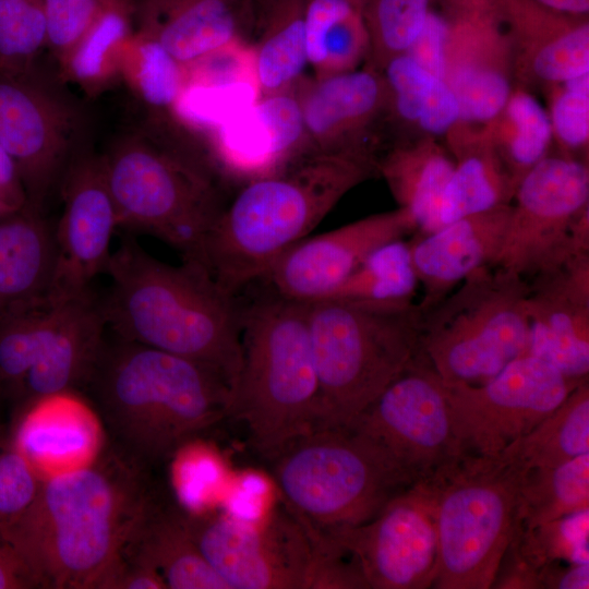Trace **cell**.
<instances>
[{
	"mask_svg": "<svg viewBox=\"0 0 589 589\" xmlns=\"http://www.w3.org/2000/svg\"><path fill=\"white\" fill-rule=\"evenodd\" d=\"M81 393L105 442L151 472L229 418L232 399L212 368L115 334H106Z\"/></svg>",
	"mask_w": 589,
	"mask_h": 589,
	"instance_id": "2",
	"label": "cell"
},
{
	"mask_svg": "<svg viewBox=\"0 0 589 589\" xmlns=\"http://www.w3.org/2000/svg\"><path fill=\"white\" fill-rule=\"evenodd\" d=\"M482 125L517 187L550 154L553 136L548 111L527 88L514 85L503 108Z\"/></svg>",
	"mask_w": 589,
	"mask_h": 589,
	"instance_id": "34",
	"label": "cell"
},
{
	"mask_svg": "<svg viewBox=\"0 0 589 589\" xmlns=\"http://www.w3.org/2000/svg\"><path fill=\"white\" fill-rule=\"evenodd\" d=\"M446 23L431 7L424 25L406 52L421 68L444 80L446 68Z\"/></svg>",
	"mask_w": 589,
	"mask_h": 589,
	"instance_id": "46",
	"label": "cell"
},
{
	"mask_svg": "<svg viewBox=\"0 0 589 589\" xmlns=\"http://www.w3.org/2000/svg\"><path fill=\"white\" fill-rule=\"evenodd\" d=\"M551 10L569 14L585 16L589 15V0H533Z\"/></svg>",
	"mask_w": 589,
	"mask_h": 589,
	"instance_id": "51",
	"label": "cell"
},
{
	"mask_svg": "<svg viewBox=\"0 0 589 589\" xmlns=\"http://www.w3.org/2000/svg\"><path fill=\"white\" fill-rule=\"evenodd\" d=\"M586 380L524 354L480 384L445 383L454 430L465 455L497 458Z\"/></svg>",
	"mask_w": 589,
	"mask_h": 589,
	"instance_id": "16",
	"label": "cell"
},
{
	"mask_svg": "<svg viewBox=\"0 0 589 589\" xmlns=\"http://www.w3.org/2000/svg\"><path fill=\"white\" fill-rule=\"evenodd\" d=\"M589 508V453L529 470L519 490L517 519L534 527Z\"/></svg>",
	"mask_w": 589,
	"mask_h": 589,
	"instance_id": "37",
	"label": "cell"
},
{
	"mask_svg": "<svg viewBox=\"0 0 589 589\" xmlns=\"http://www.w3.org/2000/svg\"><path fill=\"white\" fill-rule=\"evenodd\" d=\"M26 205V199L10 157L0 146V217Z\"/></svg>",
	"mask_w": 589,
	"mask_h": 589,
	"instance_id": "49",
	"label": "cell"
},
{
	"mask_svg": "<svg viewBox=\"0 0 589 589\" xmlns=\"http://www.w3.org/2000/svg\"><path fill=\"white\" fill-rule=\"evenodd\" d=\"M321 428H350L421 353L418 303L325 299L306 303Z\"/></svg>",
	"mask_w": 589,
	"mask_h": 589,
	"instance_id": "6",
	"label": "cell"
},
{
	"mask_svg": "<svg viewBox=\"0 0 589 589\" xmlns=\"http://www.w3.org/2000/svg\"><path fill=\"white\" fill-rule=\"evenodd\" d=\"M47 48L43 0H0V73L21 75L36 69Z\"/></svg>",
	"mask_w": 589,
	"mask_h": 589,
	"instance_id": "41",
	"label": "cell"
},
{
	"mask_svg": "<svg viewBox=\"0 0 589 589\" xmlns=\"http://www.w3.org/2000/svg\"><path fill=\"white\" fill-rule=\"evenodd\" d=\"M387 87L386 121L411 136H445L460 120L458 101L447 83L407 53L381 70Z\"/></svg>",
	"mask_w": 589,
	"mask_h": 589,
	"instance_id": "30",
	"label": "cell"
},
{
	"mask_svg": "<svg viewBox=\"0 0 589 589\" xmlns=\"http://www.w3.org/2000/svg\"><path fill=\"white\" fill-rule=\"evenodd\" d=\"M514 85L544 89L589 73V15L561 13L533 0H503Z\"/></svg>",
	"mask_w": 589,
	"mask_h": 589,
	"instance_id": "22",
	"label": "cell"
},
{
	"mask_svg": "<svg viewBox=\"0 0 589 589\" xmlns=\"http://www.w3.org/2000/svg\"><path fill=\"white\" fill-rule=\"evenodd\" d=\"M41 481L38 470L16 446L10 426L0 429V526L31 505Z\"/></svg>",
	"mask_w": 589,
	"mask_h": 589,
	"instance_id": "45",
	"label": "cell"
},
{
	"mask_svg": "<svg viewBox=\"0 0 589 589\" xmlns=\"http://www.w3.org/2000/svg\"><path fill=\"white\" fill-rule=\"evenodd\" d=\"M417 285L410 244L397 239L372 251L328 299L408 301L412 300Z\"/></svg>",
	"mask_w": 589,
	"mask_h": 589,
	"instance_id": "38",
	"label": "cell"
},
{
	"mask_svg": "<svg viewBox=\"0 0 589 589\" xmlns=\"http://www.w3.org/2000/svg\"><path fill=\"white\" fill-rule=\"evenodd\" d=\"M58 193L62 214L55 225L57 264L49 294L72 296L106 273L118 227L101 155L83 148L69 164Z\"/></svg>",
	"mask_w": 589,
	"mask_h": 589,
	"instance_id": "18",
	"label": "cell"
},
{
	"mask_svg": "<svg viewBox=\"0 0 589 589\" xmlns=\"http://www.w3.org/2000/svg\"><path fill=\"white\" fill-rule=\"evenodd\" d=\"M206 137L218 165L235 176L249 178V181L288 167L276 135L256 101L228 118Z\"/></svg>",
	"mask_w": 589,
	"mask_h": 589,
	"instance_id": "36",
	"label": "cell"
},
{
	"mask_svg": "<svg viewBox=\"0 0 589 589\" xmlns=\"http://www.w3.org/2000/svg\"><path fill=\"white\" fill-rule=\"evenodd\" d=\"M526 473L501 456L465 455L432 480L438 543L434 588H492L518 522Z\"/></svg>",
	"mask_w": 589,
	"mask_h": 589,
	"instance_id": "11",
	"label": "cell"
},
{
	"mask_svg": "<svg viewBox=\"0 0 589 589\" xmlns=\"http://www.w3.org/2000/svg\"><path fill=\"white\" fill-rule=\"evenodd\" d=\"M351 1L354 2L357 5H359L362 9V7H363V4H364V2L366 0H351Z\"/></svg>",
	"mask_w": 589,
	"mask_h": 589,
	"instance_id": "52",
	"label": "cell"
},
{
	"mask_svg": "<svg viewBox=\"0 0 589 589\" xmlns=\"http://www.w3.org/2000/svg\"><path fill=\"white\" fill-rule=\"evenodd\" d=\"M0 589H40L23 555L0 531Z\"/></svg>",
	"mask_w": 589,
	"mask_h": 589,
	"instance_id": "47",
	"label": "cell"
},
{
	"mask_svg": "<svg viewBox=\"0 0 589 589\" xmlns=\"http://www.w3.org/2000/svg\"><path fill=\"white\" fill-rule=\"evenodd\" d=\"M106 273L111 285L100 298L112 334L209 366L233 390L242 364V309L203 264L164 263L128 236Z\"/></svg>",
	"mask_w": 589,
	"mask_h": 589,
	"instance_id": "3",
	"label": "cell"
},
{
	"mask_svg": "<svg viewBox=\"0 0 589 589\" xmlns=\"http://www.w3.org/2000/svg\"><path fill=\"white\" fill-rule=\"evenodd\" d=\"M308 0H260V39L254 45L260 94L293 87L308 64L305 10Z\"/></svg>",
	"mask_w": 589,
	"mask_h": 589,
	"instance_id": "31",
	"label": "cell"
},
{
	"mask_svg": "<svg viewBox=\"0 0 589 589\" xmlns=\"http://www.w3.org/2000/svg\"><path fill=\"white\" fill-rule=\"evenodd\" d=\"M284 503L316 530L358 526L411 485L388 455L351 428H322L271 462Z\"/></svg>",
	"mask_w": 589,
	"mask_h": 589,
	"instance_id": "8",
	"label": "cell"
},
{
	"mask_svg": "<svg viewBox=\"0 0 589 589\" xmlns=\"http://www.w3.org/2000/svg\"><path fill=\"white\" fill-rule=\"evenodd\" d=\"M187 529L229 589H310L311 528L284 503L257 519L184 509Z\"/></svg>",
	"mask_w": 589,
	"mask_h": 589,
	"instance_id": "14",
	"label": "cell"
},
{
	"mask_svg": "<svg viewBox=\"0 0 589 589\" xmlns=\"http://www.w3.org/2000/svg\"><path fill=\"white\" fill-rule=\"evenodd\" d=\"M515 538L538 573L561 561L589 564V508L530 528L518 522Z\"/></svg>",
	"mask_w": 589,
	"mask_h": 589,
	"instance_id": "42",
	"label": "cell"
},
{
	"mask_svg": "<svg viewBox=\"0 0 589 589\" xmlns=\"http://www.w3.org/2000/svg\"><path fill=\"white\" fill-rule=\"evenodd\" d=\"M56 264L55 225L46 213L24 205L0 217V320L46 299Z\"/></svg>",
	"mask_w": 589,
	"mask_h": 589,
	"instance_id": "26",
	"label": "cell"
},
{
	"mask_svg": "<svg viewBox=\"0 0 589 589\" xmlns=\"http://www.w3.org/2000/svg\"><path fill=\"white\" fill-rule=\"evenodd\" d=\"M512 204L468 215L424 233L410 244L423 294L421 312L437 304L469 274L493 266L502 250Z\"/></svg>",
	"mask_w": 589,
	"mask_h": 589,
	"instance_id": "24",
	"label": "cell"
},
{
	"mask_svg": "<svg viewBox=\"0 0 589 589\" xmlns=\"http://www.w3.org/2000/svg\"><path fill=\"white\" fill-rule=\"evenodd\" d=\"M418 229L401 207L372 214L330 231L303 238L269 268L264 279L275 294L298 302L330 298L376 248Z\"/></svg>",
	"mask_w": 589,
	"mask_h": 589,
	"instance_id": "19",
	"label": "cell"
},
{
	"mask_svg": "<svg viewBox=\"0 0 589 589\" xmlns=\"http://www.w3.org/2000/svg\"><path fill=\"white\" fill-rule=\"evenodd\" d=\"M242 364L229 418L249 446L271 462L299 437L321 428V395L306 303L277 294L242 309Z\"/></svg>",
	"mask_w": 589,
	"mask_h": 589,
	"instance_id": "5",
	"label": "cell"
},
{
	"mask_svg": "<svg viewBox=\"0 0 589 589\" xmlns=\"http://www.w3.org/2000/svg\"><path fill=\"white\" fill-rule=\"evenodd\" d=\"M134 1L118 0L103 11L59 69L63 81L94 91L122 74L123 57L135 33Z\"/></svg>",
	"mask_w": 589,
	"mask_h": 589,
	"instance_id": "35",
	"label": "cell"
},
{
	"mask_svg": "<svg viewBox=\"0 0 589 589\" xmlns=\"http://www.w3.org/2000/svg\"><path fill=\"white\" fill-rule=\"evenodd\" d=\"M101 298L92 288L51 296L0 320V401L19 416L38 400L81 393L106 337Z\"/></svg>",
	"mask_w": 589,
	"mask_h": 589,
	"instance_id": "10",
	"label": "cell"
},
{
	"mask_svg": "<svg viewBox=\"0 0 589 589\" xmlns=\"http://www.w3.org/2000/svg\"><path fill=\"white\" fill-rule=\"evenodd\" d=\"M260 0H135V33L157 40L184 68L244 39Z\"/></svg>",
	"mask_w": 589,
	"mask_h": 589,
	"instance_id": "23",
	"label": "cell"
},
{
	"mask_svg": "<svg viewBox=\"0 0 589 589\" xmlns=\"http://www.w3.org/2000/svg\"><path fill=\"white\" fill-rule=\"evenodd\" d=\"M375 175L377 155L372 152L313 153L251 180L221 211L199 262L235 297L263 279L345 194Z\"/></svg>",
	"mask_w": 589,
	"mask_h": 589,
	"instance_id": "4",
	"label": "cell"
},
{
	"mask_svg": "<svg viewBox=\"0 0 589 589\" xmlns=\"http://www.w3.org/2000/svg\"><path fill=\"white\" fill-rule=\"evenodd\" d=\"M305 46L317 76L358 69L370 51L362 9L351 0H308Z\"/></svg>",
	"mask_w": 589,
	"mask_h": 589,
	"instance_id": "32",
	"label": "cell"
},
{
	"mask_svg": "<svg viewBox=\"0 0 589 589\" xmlns=\"http://www.w3.org/2000/svg\"><path fill=\"white\" fill-rule=\"evenodd\" d=\"M589 453V384L575 387L529 433L500 455L528 472L553 467Z\"/></svg>",
	"mask_w": 589,
	"mask_h": 589,
	"instance_id": "33",
	"label": "cell"
},
{
	"mask_svg": "<svg viewBox=\"0 0 589 589\" xmlns=\"http://www.w3.org/2000/svg\"><path fill=\"white\" fill-rule=\"evenodd\" d=\"M454 170L438 208V228L458 218L510 204L517 183L482 124L459 120L444 136Z\"/></svg>",
	"mask_w": 589,
	"mask_h": 589,
	"instance_id": "27",
	"label": "cell"
},
{
	"mask_svg": "<svg viewBox=\"0 0 589 589\" xmlns=\"http://www.w3.org/2000/svg\"><path fill=\"white\" fill-rule=\"evenodd\" d=\"M109 589H168V587L155 568L121 558Z\"/></svg>",
	"mask_w": 589,
	"mask_h": 589,
	"instance_id": "48",
	"label": "cell"
},
{
	"mask_svg": "<svg viewBox=\"0 0 589 589\" xmlns=\"http://www.w3.org/2000/svg\"><path fill=\"white\" fill-rule=\"evenodd\" d=\"M492 267L528 281L589 254L588 160L549 154L520 180Z\"/></svg>",
	"mask_w": 589,
	"mask_h": 589,
	"instance_id": "12",
	"label": "cell"
},
{
	"mask_svg": "<svg viewBox=\"0 0 589 589\" xmlns=\"http://www.w3.org/2000/svg\"><path fill=\"white\" fill-rule=\"evenodd\" d=\"M164 497L158 491L121 558L155 568L168 589H229L192 540L184 509Z\"/></svg>",
	"mask_w": 589,
	"mask_h": 589,
	"instance_id": "28",
	"label": "cell"
},
{
	"mask_svg": "<svg viewBox=\"0 0 589 589\" xmlns=\"http://www.w3.org/2000/svg\"><path fill=\"white\" fill-rule=\"evenodd\" d=\"M350 428L378 445L410 484L435 479L465 456L445 383L422 353Z\"/></svg>",
	"mask_w": 589,
	"mask_h": 589,
	"instance_id": "15",
	"label": "cell"
},
{
	"mask_svg": "<svg viewBox=\"0 0 589 589\" xmlns=\"http://www.w3.org/2000/svg\"><path fill=\"white\" fill-rule=\"evenodd\" d=\"M454 159L438 139H398L377 158V173L384 178L398 207L405 208L417 228L428 233L438 229V208L454 170Z\"/></svg>",
	"mask_w": 589,
	"mask_h": 589,
	"instance_id": "29",
	"label": "cell"
},
{
	"mask_svg": "<svg viewBox=\"0 0 589 589\" xmlns=\"http://www.w3.org/2000/svg\"><path fill=\"white\" fill-rule=\"evenodd\" d=\"M434 0H366L362 15L370 51L366 64L381 71L405 55L420 33Z\"/></svg>",
	"mask_w": 589,
	"mask_h": 589,
	"instance_id": "40",
	"label": "cell"
},
{
	"mask_svg": "<svg viewBox=\"0 0 589 589\" xmlns=\"http://www.w3.org/2000/svg\"><path fill=\"white\" fill-rule=\"evenodd\" d=\"M39 65L21 75L0 73V146L10 157L26 205L46 213L63 175L85 145L80 104Z\"/></svg>",
	"mask_w": 589,
	"mask_h": 589,
	"instance_id": "13",
	"label": "cell"
},
{
	"mask_svg": "<svg viewBox=\"0 0 589 589\" xmlns=\"http://www.w3.org/2000/svg\"><path fill=\"white\" fill-rule=\"evenodd\" d=\"M118 0H43L47 48L60 69L97 17Z\"/></svg>",
	"mask_w": 589,
	"mask_h": 589,
	"instance_id": "44",
	"label": "cell"
},
{
	"mask_svg": "<svg viewBox=\"0 0 589 589\" xmlns=\"http://www.w3.org/2000/svg\"><path fill=\"white\" fill-rule=\"evenodd\" d=\"M0 405H1V402H0ZM2 428H4V426L0 424V429H2Z\"/></svg>",
	"mask_w": 589,
	"mask_h": 589,
	"instance_id": "53",
	"label": "cell"
},
{
	"mask_svg": "<svg viewBox=\"0 0 589 589\" xmlns=\"http://www.w3.org/2000/svg\"><path fill=\"white\" fill-rule=\"evenodd\" d=\"M309 154L372 152L386 121L387 87L381 71L363 69L302 77L298 83Z\"/></svg>",
	"mask_w": 589,
	"mask_h": 589,
	"instance_id": "20",
	"label": "cell"
},
{
	"mask_svg": "<svg viewBox=\"0 0 589 589\" xmlns=\"http://www.w3.org/2000/svg\"><path fill=\"white\" fill-rule=\"evenodd\" d=\"M539 578L541 588L588 589L589 564H568L558 568L552 563L539 572Z\"/></svg>",
	"mask_w": 589,
	"mask_h": 589,
	"instance_id": "50",
	"label": "cell"
},
{
	"mask_svg": "<svg viewBox=\"0 0 589 589\" xmlns=\"http://www.w3.org/2000/svg\"><path fill=\"white\" fill-rule=\"evenodd\" d=\"M10 432L43 478L48 467L85 465L103 447L99 421L75 392L38 400L11 421Z\"/></svg>",
	"mask_w": 589,
	"mask_h": 589,
	"instance_id": "25",
	"label": "cell"
},
{
	"mask_svg": "<svg viewBox=\"0 0 589 589\" xmlns=\"http://www.w3.org/2000/svg\"><path fill=\"white\" fill-rule=\"evenodd\" d=\"M157 493L153 472L105 442L85 465L43 478L31 505L0 531L40 589H109Z\"/></svg>",
	"mask_w": 589,
	"mask_h": 589,
	"instance_id": "1",
	"label": "cell"
},
{
	"mask_svg": "<svg viewBox=\"0 0 589 589\" xmlns=\"http://www.w3.org/2000/svg\"><path fill=\"white\" fill-rule=\"evenodd\" d=\"M321 531L348 554L368 589L433 587L438 543L432 480L407 486L368 522Z\"/></svg>",
	"mask_w": 589,
	"mask_h": 589,
	"instance_id": "17",
	"label": "cell"
},
{
	"mask_svg": "<svg viewBox=\"0 0 589 589\" xmlns=\"http://www.w3.org/2000/svg\"><path fill=\"white\" fill-rule=\"evenodd\" d=\"M122 74L154 112H170L185 82V69L157 40L134 33L122 63Z\"/></svg>",
	"mask_w": 589,
	"mask_h": 589,
	"instance_id": "39",
	"label": "cell"
},
{
	"mask_svg": "<svg viewBox=\"0 0 589 589\" xmlns=\"http://www.w3.org/2000/svg\"><path fill=\"white\" fill-rule=\"evenodd\" d=\"M553 142L560 154L584 159L589 147V73L545 88ZM588 160V159H585Z\"/></svg>",
	"mask_w": 589,
	"mask_h": 589,
	"instance_id": "43",
	"label": "cell"
},
{
	"mask_svg": "<svg viewBox=\"0 0 589 589\" xmlns=\"http://www.w3.org/2000/svg\"><path fill=\"white\" fill-rule=\"evenodd\" d=\"M528 286L527 354L546 361L568 377L588 378L589 254L534 277Z\"/></svg>",
	"mask_w": 589,
	"mask_h": 589,
	"instance_id": "21",
	"label": "cell"
},
{
	"mask_svg": "<svg viewBox=\"0 0 589 589\" xmlns=\"http://www.w3.org/2000/svg\"><path fill=\"white\" fill-rule=\"evenodd\" d=\"M158 128L128 133L101 155L118 227L199 261L224 209L211 165Z\"/></svg>",
	"mask_w": 589,
	"mask_h": 589,
	"instance_id": "7",
	"label": "cell"
},
{
	"mask_svg": "<svg viewBox=\"0 0 589 589\" xmlns=\"http://www.w3.org/2000/svg\"><path fill=\"white\" fill-rule=\"evenodd\" d=\"M522 278L483 266L422 313L420 350L445 383L480 384L527 354Z\"/></svg>",
	"mask_w": 589,
	"mask_h": 589,
	"instance_id": "9",
	"label": "cell"
}]
</instances>
